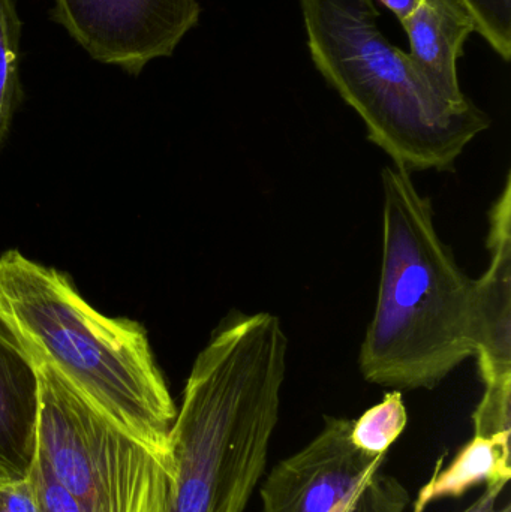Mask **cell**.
<instances>
[{
	"label": "cell",
	"instance_id": "1",
	"mask_svg": "<svg viewBox=\"0 0 511 512\" xmlns=\"http://www.w3.org/2000/svg\"><path fill=\"white\" fill-rule=\"evenodd\" d=\"M288 339L278 316H231L198 354L171 429L168 512H243L266 471Z\"/></svg>",
	"mask_w": 511,
	"mask_h": 512
},
{
	"label": "cell",
	"instance_id": "2",
	"mask_svg": "<svg viewBox=\"0 0 511 512\" xmlns=\"http://www.w3.org/2000/svg\"><path fill=\"white\" fill-rule=\"evenodd\" d=\"M0 325L33 363L174 465L177 408L143 325L102 315L66 274L15 249L0 256Z\"/></svg>",
	"mask_w": 511,
	"mask_h": 512
},
{
	"label": "cell",
	"instance_id": "3",
	"mask_svg": "<svg viewBox=\"0 0 511 512\" xmlns=\"http://www.w3.org/2000/svg\"><path fill=\"white\" fill-rule=\"evenodd\" d=\"M381 185L383 262L360 372L380 387L432 390L476 354V280L441 240L410 171L387 165Z\"/></svg>",
	"mask_w": 511,
	"mask_h": 512
},
{
	"label": "cell",
	"instance_id": "4",
	"mask_svg": "<svg viewBox=\"0 0 511 512\" xmlns=\"http://www.w3.org/2000/svg\"><path fill=\"white\" fill-rule=\"evenodd\" d=\"M309 53L359 114L368 138L410 171H450L491 128L479 107L458 111L428 89L410 54L381 32L374 0H300Z\"/></svg>",
	"mask_w": 511,
	"mask_h": 512
},
{
	"label": "cell",
	"instance_id": "5",
	"mask_svg": "<svg viewBox=\"0 0 511 512\" xmlns=\"http://www.w3.org/2000/svg\"><path fill=\"white\" fill-rule=\"evenodd\" d=\"M38 372V454L81 512H168L176 466L44 364Z\"/></svg>",
	"mask_w": 511,
	"mask_h": 512
},
{
	"label": "cell",
	"instance_id": "6",
	"mask_svg": "<svg viewBox=\"0 0 511 512\" xmlns=\"http://www.w3.org/2000/svg\"><path fill=\"white\" fill-rule=\"evenodd\" d=\"M53 15L68 35L104 65L140 74L173 56L201 17L198 0H54Z\"/></svg>",
	"mask_w": 511,
	"mask_h": 512
},
{
	"label": "cell",
	"instance_id": "7",
	"mask_svg": "<svg viewBox=\"0 0 511 512\" xmlns=\"http://www.w3.org/2000/svg\"><path fill=\"white\" fill-rule=\"evenodd\" d=\"M353 420L326 417L321 432L270 471L260 489L261 512H330L381 471L386 456H371L351 441Z\"/></svg>",
	"mask_w": 511,
	"mask_h": 512
},
{
	"label": "cell",
	"instance_id": "8",
	"mask_svg": "<svg viewBox=\"0 0 511 512\" xmlns=\"http://www.w3.org/2000/svg\"><path fill=\"white\" fill-rule=\"evenodd\" d=\"M491 264L476 280V354L485 391L473 420L489 429L511 423V183L492 207Z\"/></svg>",
	"mask_w": 511,
	"mask_h": 512
},
{
	"label": "cell",
	"instance_id": "9",
	"mask_svg": "<svg viewBox=\"0 0 511 512\" xmlns=\"http://www.w3.org/2000/svg\"><path fill=\"white\" fill-rule=\"evenodd\" d=\"M410 39V57L423 83L453 110L476 107L459 86L458 60L476 24L462 0H420L402 23Z\"/></svg>",
	"mask_w": 511,
	"mask_h": 512
},
{
	"label": "cell",
	"instance_id": "10",
	"mask_svg": "<svg viewBox=\"0 0 511 512\" xmlns=\"http://www.w3.org/2000/svg\"><path fill=\"white\" fill-rule=\"evenodd\" d=\"M39 408L35 364L0 325V478L29 477L38 456Z\"/></svg>",
	"mask_w": 511,
	"mask_h": 512
},
{
	"label": "cell",
	"instance_id": "11",
	"mask_svg": "<svg viewBox=\"0 0 511 512\" xmlns=\"http://www.w3.org/2000/svg\"><path fill=\"white\" fill-rule=\"evenodd\" d=\"M510 462V436H473L446 469L437 468L420 490L413 512H425L438 499L461 498L482 483L506 487L511 478Z\"/></svg>",
	"mask_w": 511,
	"mask_h": 512
},
{
	"label": "cell",
	"instance_id": "12",
	"mask_svg": "<svg viewBox=\"0 0 511 512\" xmlns=\"http://www.w3.org/2000/svg\"><path fill=\"white\" fill-rule=\"evenodd\" d=\"M407 423L408 414L402 391L392 390L378 405L353 420L351 441L371 456H387L389 448L404 433Z\"/></svg>",
	"mask_w": 511,
	"mask_h": 512
},
{
	"label": "cell",
	"instance_id": "13",
	"mask_svg": "<svg viewBox=\"0 0 511 512\" xmlns=\"http://www.w3.org/2000/svg\"><path fill=\"white\" fill-rule=\"evenodd\" d=\"M21 21L14 0H0V144L20 98Z\"/></svg>",
	"mask_w": 511,
	"mask_h": 512
},
{
	"label": "cell",
	"instance_id": "14",
	"mask_svg": "<svg viewBox=\"0 0 511 512\" xmlns=\"http://www.w3.org/2000/svg\"><path fill=\"white\" fill-rule=\"evenodd\" d=\"M410 504L404 484L378 471L330 512H405Z\"/></svg>",
	"mask_w": 511,
	"mask_h": 512
},
{
	"label": "cell",
	"instance_id": "15",
	"mask_svg": "<svg viewBox=\"0 0 511 512\" xmlns=\"http://www.w3.org/2000/svg\"><path fill=\"white\" fill-rule=\"evenodd\" d=\"M473 17L476 33L509 62L511 59V0H462Z\"/></svg>",
	"mask_w": 511,
	"mask_h": 512
},
{
	"label": "cell",
	"instance_id": "16",
	"mask_svg": "<svg viewBox=\"0 0 511 512\" xmlns=\"http://www.w3.org/2000/svg\"><path fill=\"white\" fill-rule=\"evenodd\" d=\"M30 477L38 492L41 512H81L72 496L57 483L47 463L39 454L30 471Z\"/></svg>",
	"mask_w": 511,
	"mask_h": 512
},
{
	"label": "cell",
	"instance_id": "17",
	"mask_svg": "<svg viewBox=\"0 0 511 512\" xmlns=\"http://www.w3.org/2000/svg\"><path fill=\"white\" fill-rule=\"evenodd\" d=\"M0 512H41L32 477L0 478Z\"/></svg>",
	"mask_w": 511,
	"mask_h": 512
},
{
	"label": "cell",
	"instance_id": "18",
	"mask_svg": "<svg viewBox=\"0 0 511 512\" xmlns=\"http://www.w3.org/2000/svg\"><path fill=\"white\" fill-rule=\"evenodd\" d=\"M504 489H506L504 486L486 487L483 495L473 505H470L467 510L462 512H511L509 504L504 505V507H498V499H500Z\"/></svg>",
	"mask_w": 511,
	"mask_h": 512
},
{
	"label": "cell",
	"instance_id": "19",
	"mask_svg": "<svg viewBox=\"0 0 511 512\" xmlns=\"http://www.w3.org/2000/svg\"><path fill=\"white\" fill-rule=\"evenodd\" d=\"M380 2L383 3L386 8H389L402 24L413 14L420 0H380Z\"/></svg>",
	"mask_w": 511,
	"mask_h": 512
}]
</instances>
